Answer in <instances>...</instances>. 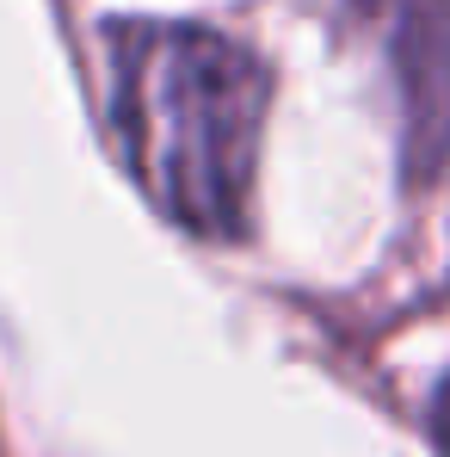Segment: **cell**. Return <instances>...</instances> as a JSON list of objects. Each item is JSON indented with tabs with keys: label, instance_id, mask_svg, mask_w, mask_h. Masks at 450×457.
<instances>
[{
	"label": "cell",
	"instance_id": "3957f363",
	"mask_svg": "<svg viewBox=\"0 0 450 457\" xmlns=\"http://www.w3.org/2000/svg\"><path fill=\"white\" fill-rule=\"evenodd\" d=\"M432 439H438V452L450 457V378L438 383V395H432Z\"/></svg>",
	"mask_w": 450,
	"mask_h": 457
},
{
	"label": "cell",
	"instance_id": "6da1fadb",
	"mask_svg": "<svg viewBox=\"0 0 450 457\" xmlns=\"http://www.w3.org/2000/svg\"><path fill=\"white\" fill-rule=\"evenodd\" d=\"M111 130L136 186L173 223L228 235L247 217L272 80L259 56L204 25L124 19L105 31Z\"/></svg>",
	"mask_w": 450,
	"mask_h": 457
},
{
	"label": "cell",
	"instance_id": "7a4b0ae2",
	"mask_svg": "<svg viewBox=\"0 0 450 457\" xmlns=\"http://www.w3.org/2000/svg\"><path fill=\"white\" fill-rule=\"evenodd\" d=\"M376 12L407 112V167L432 173L450 154V0H376Z\"/></svg>",
	"mask_w": 450,
	"mask_h": 457
}]
</instances>
